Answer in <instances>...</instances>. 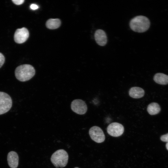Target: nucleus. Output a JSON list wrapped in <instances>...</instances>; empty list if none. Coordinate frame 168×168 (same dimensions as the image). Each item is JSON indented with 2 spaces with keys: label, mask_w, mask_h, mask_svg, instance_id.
<instances>
[{
  "label": "nucleus",
  "mask_w": 168,
  "mask_h": 168,
  "mask_svg": "<svg viewBox=\"0 0 168 168\" xmlns=\"http://www.w3.org/2000/svg\"><path fill=\"white\" fill-rule=\"evenodd\" d=\"M15 76L19 81L24 82L30 79L35 74V70L32 65L25 64L18 66L15 71Z\"/></svg>",
  "instance_id": "1"
},
{
  "label": "nucleus",
  "mask_w": 168,
  "mask_h": 168,
  "mask_svg": "<svg viewBox=\"0 0 168 168\" xmlns=\"http://www.w3.org/2000/svg\"><path fill=\"white\" fill-rule=\"evenodd\" d=\"M129 26L131 29L135 32H143L149 28L150 21L147 17L143 16H138L131 20Z\"/></svg>",
  "instance_id": "2"
},
{
  "label": "nucleus",
  "mask_w": 168,
  "mask_h": 168,
  "mask_svg": "<svg viewBox=\"0 0 168 168\" xmlns=\"http://www.w3.org/2000/svg\"><path fill=\"white\" fill-rule=\"evenodd\" d=\"M68 158V155L67 152L63 149H59L52 154L51 161L56 168H62L67 165Z\"/></svg>",
  "instance_id": "3"
},
{
  "label": "nucleus",
  "mask_w": 168,
  "mask_h": 168,
  "mask_svg": "<svg viewBox=\"0 0 168 168\" xmlns=\"http://www.w3.org/2000/svg\"><path fill=\"white\" fill-rule=\"evenodd\" d=\"M12 106V100L7 93L0 91V115L8 112Z\"/></svg>",
  "instance_id": "4"
},
{
  "label": "nucleus",
  "mask_w": 168,
  "mask_h": 168,
  "mask_svg": "<svg viewBox=\"0 0 168 168\" xmlns=\"http://www.w3.org/2000/svg\"><path fill=\"white\" fill-rule=\"evenodd\" d=\"M89 134L91 139L97 143L103 142L105 139L104 133L99 127L94 126L89 129Z\"/></svg>",
  "instance_id": "5"
},
{
  "label": "nucleus",
  "mask_w": 168,
  "mask_h": 168,
  "mask_svg": "<svg viewBox=\"0 0 168 168\" xmlns=\"http://www.w3.org/2000/svg\"><path fill=\"white\" fill-rule=\"evenodd\" d=\"M71 106L73 112L79 114H83L87 111L86 104L84 101L81 99L74 100L71 103Z\"/></svg>",
  "instance_id": "6"
},
{
  "label": "nucleus",
  "mask_w": 168,
  "mask_h": 168,
  "mask_svg": "<svg viewBox=\"0 0 168 168\" xmlns=\"http://www.w3.org/2000/svg\"><path fill=\"white\" fill-rule=\"evenodd\" d=\"M107 131L110 135L118 137L123 134L124 131V128L122 124L117 122H114L108 126Z\"/></svg>",
  "instance_id": "7"
},
{
  "label": "nucleus",
  "mask_w": 168,
  "mask_h": 168,
  "mask_svg": "<svg viewBox=\"0 0 168 168\" xmlns=\"http://www.w3.org/2000/svg\"><path fill=\"white\" fill-rule=\"evenodd\" d=\"M29 32L27 28L23 27L17 29L14 34V40L18 44H21L25 42L29 36Z\"/></svg>",
  "instance_id": "8"
},
{
  "label": "nucleus",
  "mask_w": 168,
  "mask_h": 168,
  "mask_svg": "<svg viewBox=\"0 0 168 168\" xmlns=\"http://www.w3.org/2000/svg\"><path fill=\"white\" fill-rule=\"evenodd\" d=\"M95 40L99 45L104 46L106 45L107 39L105 32L103 30L98 29L96 30L94 34Z\"/></svg>",
  "instance_id": "9"
},
{
  "label": "nucleus",
  "mask_w": 168,
  "mask_h": 168,
  "mask_svg": "<svg viewBox=\"0 0 168 168\" xmlns=\"http://www.w3.org/2000/svg\"><path fill=\"white\" fill-rule=\"evenodd\" d=\"M7 160L9 166L11 168H16L18 164L19 157L15 152H9L7 156Z\"/></svg>",
  "instance_id": "10"
},
{
  "label": "nucleus",
  "mask_w": 168,
  "mask_h": 168,
  "mask_svg": "<svg viewBox=\"0 0 168 168\" xmlns=\"http://www.w3.org/2000/svg\"><path fill=\"white\" fill-rule=\"evenodd\" d=\"M145 91L142 88L138 87H133L129 90V96L133 98L138 99L142 97L144 95Z\"/></svg>",
  "instance_id": "11"
},
{
  "label": "nucleus",
  "mask_w": 168,
  "mask_h": 168,
  "mask_svg": "<svg viewBox=\"0 0 168 168\" xmlns=\"http://www.w3.org/2000/svg\"><path fill=\"white\" fill-rule=\"evenodd\" d=\"M153 79L158 84L166 85L168 84V75L162 73H158L155 74Z\"/></svg>",
  "instance_id": "12"
},
{
  "label": "nucleus",
  "mask_w": 168,
  "mask_h": 168,
  "mask_svg": "<svg viewBox=\"0 0 168 168\" xmlns=\"http://www.w3.org/2000/svg\"><path fill=\"white\" fill-rule=\"evenodd\" d=\"M147 110L150 114L154 115L159 113L161 110V108L158 103L152 102L148 105Z\"/></svg>",
  "instance_id": "13"
},
{
  "label": "nucleus",
  "mask_w": 168,
  "mask_h": 168,
  "mask_svg": "<svg viewBox=\"0 0 168 168\" xmlns=\"http://www.w3.org/2000/svg\"><path fill=\"white\" fill-rule=\"evenodd\" d=\"M61 24V21L59 19H50L47 21L46 26L49 29H55L58 28Z\"/></svg>",
  "instance_id": "14"
},
{
  "label": "nucleus",
  "mask_w": 168,
  "mask_h": 168,
  "mask_svg": "<svg viewBox=\"0 0 168 168\" xmlns=\"http://www.w3.org/2000/svg\"><path fill=\"white\" fill-rule=\"evenodd\" d=\"M5 60V57L4 55L0 53V68L4 64Z\"/></svg>",
  "instance_id": "15"
},
{
  "label": "nucleus",
  "mask_w": 168,
  "mask_h": 168,
  "mask_svg": "<svg viewBox=\"0 0 168 168\" xmlns=\"http://www.w3.org/2000/svg\"><path fill=\"white\" fill-rule=\"evenodd\" d=\"M161 140L163 142H168V133L162 135L161 137Z\"/></svg>",
  "instance_id": "16"
},
{
  "label": "nucleus",
  "mask_w": 168,
  "mask_h": 168,
  "mask_svg": "<svg viewBox=\"0 0 168 168\" xmlns=\"http://www.w3.org/2000/svg\"><path fill=\"white\" fill-rule=\"evenodd\" d=\"M12 1L15 4L17 5H21L24 2V0H12Z\"/></svg>",
  "instance_id": "17"
},
{
  "label": "nucleus",
  "mask_w": 168,
  "mask_h": 168,
  "mask_svg": "<svg viewBox=\"0 0 168 168\" xmlns=\"http://www.w3.org/2000/svg\"><path fill=\"white\" fill-rule=\"evenodd\" d=\"M30 8L33 10H35L38 8L39 7L38 5L34 4H31L30 6Z\"/></svg>",
  "instance_id": "18"
},
{
  "label": "nucleus",
  "mask_w": 168,
  "mask_h": 168,
  "mask_svg": "<svg viewBox=\"0 0 168 168\" xmlns=\"http://www.w3.org/2000/svg\"><path fill=\"white\" fill-rule=\"evenodd\" d=\"M166 147L167 149L168 150V142H167L166 145Z\"/></svg>",
  "instance_id": "19"
},
{
  "label": "nucleus",
  "mask_w": 168,
  "mask_h": 168,
  "mask_svg": "<svg viewBox=\"0 0 168 168\" xmlns=\"http://www.w3.org/2000/svg\"><path fill=\"white\" fill-rule=\"evenodd\" d=\"M74 168H78V167H75Z\"/></svg>",
  "instance_id": "20"
}]
</instances>
